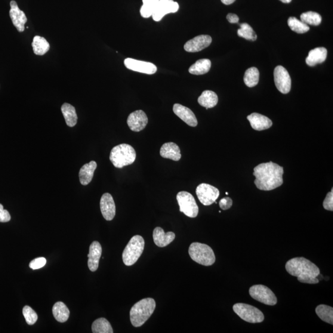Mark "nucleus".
<instances>
[{"label":"nucleus","instance_id":"nucleus-1","mask_svg":"<svg viewBox=\"0 0 333 333\" xmlns=\"http://www.w3.org/2000/svg\"><path fill=\"white\" fill-rule=\"evenodd\" d=\"M283 173L282 166L275 163L271 161L261 163L255 166L253 173L255 177V186L263 191L276 189L283 183Z\"/></svg>","mask_w":333,"mask_h":333},{"label":"nucleus","instance_id":"nucleus-2","mask_svg":"<svg viewBox=\"0 0 333 333\" xmlns=\"http://www.w3.org/2000/svg\"><path fill=\"white\" fill-rule=\"evenodd\" d=\"M286 270L293 276L298 278L299 282L307 284L319 283L318 276L320 275L319 268L304 257H295L286 264Z\"/></svg>","mask_w":333,"mask_h":333},{"label":"nucleus","instance_id":"nucleus-3","mask_svg":"<svg viewBox=\"0 0 333 333\" xmlns=\"http://www.w3.org/2000/svg\"><path fill=\"white\" fill-rule=\"evenodd\" d=\"M153 298H145L136 303L131 308L130 316L132 325L140 327L152 316L156 308Z\"/></svg>","mask_w":333,"mask_h":333},{"label":"nucleus","instance_id":"nucleus-4","mask_svg":"<svg viewBox=\"0 0 333 333\" xmlns=\"http://www.w3.org/2000/svg\"><path fill=\"white\" fill-rule=\"evenodd\" d=\"M137 154L134 147L128 144H121L114 147L111 150L109 159L116 168L132 164L135 162Z\"/></svg>","mask_w":333,"mask_h":333},{"label":"nucleus","instance_id":"nucleus-5","mask_svg":"<svg viewBox=\"0 0 333 333\" xmlns=\"http://www.w3.org/2000/svg\"><path fill=\"white\" fill-rule=\"evenodd\" d=\"M190 257L205 266H211L215 262V255L211 247L205 244L193 243L189 248Z\"/></svg>","mask_w":333,"mask_h":333},{"label":"nucleus","instance_id":"nucleus-6","mask_svg":"<svg viewBox=\"0 0 333 333\" xmlns=\"http://www.w3.org/2000/svg\"><path fill=\"white\" fill-rule=\"evenodd\" d=\"M144 248V240L140 235L133 236L126 245L122 254L123 263L126 266H131L140 257Z\"/></svg>","mask_w":333,"mask_h":333},{"label":"nucleus","instance_id":"nucleus-7","mask_svg":"<svg viewBox=\"0 0 333 333\" xmlns=\"http://www.w3.org/2000/svg\"><path fill=\"white\" fill-rule=\"evenodd\" d=\"M233 309L240 319L251 323H261L264 320L262 311L252 305L238 303L233 305Z\"/></svg>","mask_w":333,"mask_h":333},{"label":"nucleus","instance_id":"nucleus-8","mask_svg":"<svg viewBox=\"0 0 333 333\" xmlns=\"http://www.w3.org/2000/svg\"><path fill=\"white\" fill-rule=\"evenodd\" d=\"M177 199L181 212H183L188 217H197L199 208L192 194L187 191H180L177 194Z\"/></svg>","mask_w":333,"mask_h":333},{"label":"nucleus","instance_id":"nucleus-9","mask_svg":"<svg viewBox=\"0 0 333 333\" xmlns=\"http://www.w3.org/2000/svg\"><path fill=\"white\" fill-rule=\"evenodd\" d=\"M249 294L255 300L265 305H272L277 304L275 294L268 287L264 285H254L249 289Z\"/></svg>","mask_w":333,"mask_h":333},{"label":"nucleus","instance_id":"nucleus-10","mask_svg":"<svg viewBox=\"0 0 333 333\" xmlns=\"http://www.w3.org/2000/svg\"><path fill=\"white\" fill-rule=\"evenodd\" d=\"M196 193L199 201L207 206L215 202L220 194L217 188L207 183L200 184L196 188Z\"/></svg>","mask_w":333,"mask_h":333},{"label":"nucleus","instance_id":"nucleus-11","mask_svg":"<svg viewBox=\"0 0 333 333\" xmlns=\"http://www.w3.org/2000/svg\"><path fill=\"white\" fill-rule=\"evenodd\" d=\"M274 80L276 88L283 94H288L291 88V79L285 67L278 66L274 70Z\"/></svg>","mask_w":333,"mask_h":333},{"label":"nucleus","instance_id":"nucleus-12","mask_svg":"<svg viewBox=\"0 0 333 333\" xmlns=\"http://www.w3.org/2000/svg\"><path fill=\"white\" fill-rule=\"evenodd\" d=\"M179 9L178 3L173 0H159L152 14L154 21L156 22L162 20L165 15L175 13Z\"/></svg>","mask_w":333,"mask_h":333},{"label":"nucleus","instance_id":"nucleus-13","mask_svg":"<svg viewBox=\"0 0 333 333\" xmlns=\"http://www.w3.org/2000/svg\"><path fill=\"white\" fill-rule=\"evenodd\" d=\"M125 66L127 69L135 71V72L146 74L155 73L157 72V67L153 63L134 60L132 58H126L124 61Z\"/></svg>","mask_w":333,"mask_h":333},{"label":"nucleus","instance_id":"nucleus-14","mask_svg":"<svg viewBox=\"0 0 333 333\" xmlns=\"http://www.w3.org/2000/svg\"><path fill=\"white\" fill-rule=\"evenodd\" d=\"M127 124L133 132H139L146 127L148 119L146 113L142 110L132 113L128 117Z\"/></svg>","mask_w":333,"mask_h":333},{"label":"nucleus","instance_id":"nucleus-15","mask_svg":"<svg viewBox=\"0 0 333 333\" xmlns=\"http://www.w3.org/2000/svg\"><path fill=\"white\" fill-rule=\"evenodd\" d=\"M212 40L211 36L201 35L194 37L189 40L184 45V50L189 52H196L202 51L211 44Z\"/></svg>","mask_w":333,"mask_h":333},{"label":"nucleus","instance_id":"nucleus-16","mask_svg":"<svg viewBox=\"0 0 333 333\" xmlns=\"http://www.w3.org/2000/svg\"><path fill=\"white\" fill-rule=\"evenodd\" d=\"M11 9L9 15L14 26L20 32H24V25L27 23V18L26 14L18 7L17 3L11 1L10 3Z\"/></svg>","mask_w":333,"mask_h":333},{"label":"nucleus","instance_id":"nucleus-17","mask_svg":"<svg viewBox=\"0 0 333 333\" xmlns=\"http://www.w3.org/2000/svg\"><path fill=\"white\" fill-rule=\"evenodd\" d=\"M100 209L103 217L107 221L113 220L116 215V205L112 196L104 193L100 200Z\"/></svg>","mask_w":333,"mask_h":333},{"label":"nucleus","instance_id":"nucleus-18","mask_svg":"<svg viewBox=\"0 0 333 333\" xmlns=\"http://www.w3.org/2000/svg\"><path fill=\"white\" fill-rule=\"evenodd\" d=\"M173 111L183 121L189 126L195 127L197 125V120L193 111L189 108L180 104H175Z\"/></svg>","mask_w":333,"mask_h":333},{"label":"nucleus","instance_id":"nucleus-19","mask_svg":"<svg viewBox=\"0 0 333 333\" xmlns=\"http://www.w3.org/2000/svg\"><path fill=\"white\" fill-rule=\"evenodd\" d=\"M253 129L257 131L270 128L273 125L271 120L267 117L258 113H252L247 117Z\"/></svg>","mask_w":333,"mask_h":333},{"label":"nucleus","instance_id":"nucleus-20","mask_svg":"<svg viewBox=\"0 0 333 333\" xmlns=\"http://www.w3.org/2000/svg\"><path fill=\"white\" fill-rule=\"evenodd\" d=\"M102 248L100 243L94 242L89 246L88 255V265L89 269L91 271H97L99 266V262L101 257Z\"/></svg>","mask_w":333,"mask_h":333},{"label":"nucleus","instance_id":"nucleus-21","mask_svg":"<svg viewBox=\"0 0 333 333\" xmlns=\"http://www.w3.org/2000/svg\"><path fill=\"white\" fill-rule=\"evenodd\" d=\"M175 238V234L172 231L165 233L164 231L160 227H156L153 231V239L156 245L163 248L168 246Z\"/></svg>","mask_w":333,"mask_h":333},{"label":"nucleus","instance_id":"nucleus-22","mask_svg":"<svg viewBox=\"0 0 333 333\" xmlns=\"http://www.w3.org/2000/svg\"><path fill=\"white\" fill-rule=\"evenodd\" d=\"M160 154L163 158L171 159L174 161H178L181 157L180 147L173 142L163 144L160 148Z\"/></svg>","mask_w":333,"mask_h":333},{"label":"nucleus","instance_id":"nucleus-23","mask_svg":"<svg viewBox=\"0 0 333 333\" xmlns=\"http://www.w3.org/2000/svg\"><path fill=\"white\" fill-rule=\"evenodd\" d=\"M327 49L324 47L316 48L311 49L308 52V55L305 62L308 66L313 67L317 64H322L326 60Z\"/></svg>","mask_w":333,"mask_h":333},{"label":"nucleus","instance_id":"nucleus-24","mask_svg":"<svg viewBox=\"0 0 333 333\" xmlns=\"http://www.w3.org/2000/svg\"><path fill=\"white\" fill-rule=\"evenodd\" d=\"M97 168V163L94 160L86 163L82 166L79 172V179L80 183L82 185H87L94 178L95 170Z\"/></svg>","mask_w":333,"mask_h":333},{"label":"nucleus","instance_id":"nucleus-25","mask_svg":"<svg viewBox=\"0 0 333 333\" xmlns=\"http://www.w3.org/2000/svg\"><path fill=\"white\" fill-rule=\"evenodd\" d=\"M218 101L217 95L210 90L203 91L197 100L200 106L206 107L207 109L215 107L217 104Z\"/></svg>","mask_w":333,"mask_h":333},{"label":"nucleus","instance_id":"nucleus-26","mask_svg":"<svg viewBox=\"0 0 333 333\" xmlns=\"http://www.w3.org/2000/svg\"><path fill=\"white\" fill-rule=\"evenodd\" d=\"M61 111L68 126L73 127L77 124L78 117H77L75 107L69 103H64L61 106Z\"/></svg>","mask_w":333,"mask_h":333},{"label":"nucleus","instance_id":"nucleus-27","mask_svg":"<svg viewBox=\"0 0 333 333\" xmlns=\"http://www.w3.org/2000/svg\"><path fill=\"white\" fill-rule=\"evenodd\" d=\"M52 311L55 319L59 322H66L69 319L70 311L63 302H57L52 307Z\"/></svg>","mask_w":333,"mask_h":333},{"label":"nucleus","instance_id":"nucleus-28","mask_svg":"<svg viewBox=\"0 0 333 333\" xmlns=\"http://www.w3.org/2000/svg\"><path fill=\"white\" fill-rule=\"evenodd\" d=\"M211 67V61L208 59L197 61L190 67L189 72L193 75H203L208 73Z\"/></svg>","mask_w":333,"mask_h":333},{"label":"nucleus","instance_id":"nucleus-29","mask_svg":"<svg viewBox=\"0 0 333 333\" xmlns=\"http://www.w3.org/2000/svg\"><path fill=\"white\" fill-rule=\"evenodd\" d=\"M32 46L34 53L39 55H44L50 48L47 40L40 36H34Z\"/></svg>","mask_w":333,"mask_h":333},{"label":"nucleus","instance_id":"nucleus-30","mask_svg":"<svg viewBox=\"0 0 333 333\" xmlns=\"http://www.w3.org/2000/svg\"><path fill=\"white\" fill-rule=\"evenodd\" d=\"M92 331L94 333H113L112 326L109 321L104 318L96 320L92 324Z\"/></svg>","mask_w":333,"mask_h":333},{"label":"nucleus","instance_id":"nucleus-31","mask_svg":"<svg viewBox=\"0 0 333 333\" xmlns=\"http://www.w3.org/2000/svg\"><path fill=\"white\" fill-rule=\"evenodd\" d=\"M316 312L323 322L333 325L332 307L326 305H320L316 308Z\"/></svg>","mask_w":333,"mask_h":333},{"label":"nucleus","instance_id":"nucleus-32","mask_svg":"<svg viewBox=\"0 0 333 333\" xmlns=\"http://www.w3.org/2000/svg\"><path fill=\"white\" fill-rule=\"evenodd\" d=\"M259 71L257 68L252 67L246 71L244 76V82L248 87L252 88L258 84Z\"/></svg>","mask_w":333,"mask_h":333},{"label":"nucleus","instance_id":"nucleus-33","mask_svg":"<svg viewBox=\"0 0 333 333\" xmlns=\"http://www.w3.org/2000/svg\"><path fill=\"white\" fill-rule=\"evenodd\" d=\"M301 21L307 25L311 26H319L322 23V16L317 12L308 11L301 15Z\"/></svg>","mask_w":333,"mask_h":333},{"label":"nucleus","instance_id":"nucleus-34","mask_svg":"<svg viewBox=\"0 0 333 333\" xmlns=\"http://www.w3.org/2000/svg\"><path fill=\"white\" fill-rule=\"evenodd\" d=\"M288 24L290 29L298 33H306L310 30L308 25L295 17H290L288 20Z\"/></svg>","mask_w":333,"mask_h":333},{"label":"nucleus","instance_id":"nucleus-35","mask_svg":"<svg viewBox=\"0 0 333 333\" xmlns=\"http://www.w3.org/2000/svg\"><path fill=\"white\" fill-rule=\"evenodd\" d=\"M237 35L246 40H251V41H255L257 39V34L255 33L252 28L247 23L240 24V29L237 30Z\"/></svg>","mask_w":333,"mask_h":333},{"label":"nucleus","instance_id":"nucleus-36","mask_svg":"<svg viewBox=\"0 0 333 333\" xmlns=\"http://www.w3.org/2000/svg\"><path fill=\"white\" fill-rule=\"evenodd\" d=\"M142 1H143V5L140 9L141 16L144 18H149L152 16L154 9H155L159 0H142Z\"/></svg>","mask_w":333,"mask_h":333},{"label":"nucleus","instance_id":"nucleus-37","mask_svg":"<svg viewBox=\"0 0 333 333\" xmlns=\"http://www.w3.org/2000/svg\"><path fill=\"white\" fill-rule=\"evenodd\" d=\"M23 312L28 325H33L38 320V316H37L35 311L28 305L24 307Z\"/></svg>","mask_w":333,"mask_h":333},{"label":"nucleus","instance_id":"nucleus-38","mask_svg":"<svg viewBox=\"0 0 333 333\" xmlns=\"http://www.w3.org/2000/svg\"><path fill=\"white\" fill-rule=\"evenodd\" d=\"M46 263V258L44 257H39L33 259L30 262L29 267L32 270H37L45 266Z\"/></svg>","mask_w":333,"mask_h":333},{"label":"nucleus","instance_id":"nucleus-39","mask_svg":"<svg viewBox=\"0 0 333 333\" xmlns=\"http://www.w3.org/2000/svg\"><path fill=\"white\" fill-rule=\"evenodd\" d=\"M323 208L327 211H333V190L332 189L331 192L327 194L325 200H324L323 203Z\"/></svg>","mask_w":333,"mask_h":333},{"label":"nucleus","instance_id":"nucleus-40","mask_svg":"<svg viewBox=\"0 0 333 333\" xmlns=\"http://www.w3.org/2000/svg\"><path fill=\"white\" fill-rule=\"evenodd\" d=\"M220 208L222 210H228L231 208L233 205V200L229 197H225L222 198L219 202Z\"/></svg>","mask_w":333,"mask_h":333},{"label":"nucleus","instance_id":"nucleus-41","mask_svg":"<svg viewBox=\"0 0 333 333\" xmlns=\"http://www.w3.org/2000/svg\"><path fill=\"white\" fill-rule=\"evenodd\" d=\"M11 220V215L6 210L3 208V206L0 203V222H8Z\"/></svg>","mask_w":333,"mask_h":333},{"label":"nucleus","instance_id":"nucleus-42","mask_svg":"<svg viewBox=\"0 0 333 333\" xmlns=\"http://www.w3.org/2000/svg\"><path fill=\"white\" fill-rule=\"evenodd\" d=\"M227 18L228 22L231 24L238 23L239 17L235 14L229 13L227 15Z\"/></svg>","mask_w":333,"mask_h":333},{"label":"nucleus","instance_id":"nucleus-43","mask_svg":"<svg viewBox=\"0 0 333 333\" xmlns=\"http://www.w3.org/2000/svg\"><path fill=\"white\" fill-rule=\"evenodd\" d=\"M236 0H221V2L224 3V5H230L232 4Z\"/></svg>","mask_w":333,"mask_h":333},{"label":"nucleus","instance_id":"nucleus-44","mask_svg":"<svg viewBox=\"0 0 333 333\" xmlns=\"http://www.w3.org/2000/svg\"><path fill=\"white\" fill-rule=\"evenodd\" d=\"M280 1L284 3H289L291 2L292 0H280Z\"/></svg>","mask_w":333,"mask_h":333},{"label":"nucleus","instance_id":"nucleus-45","mask_svg":"<svg viewBox=\"0 0 333 333\" xmlns=\"http://www.w3.org/2000/svg\"><path fill=\"white\" fill-rule=\"evenodd\" d=\"M226 194H227V195H228V193H227H227H226Z\"/></svg>","mask_w":333,"mask_h":333}]
</instances>
